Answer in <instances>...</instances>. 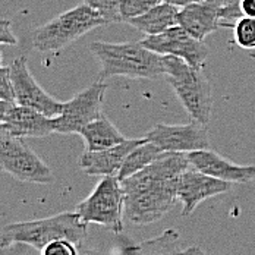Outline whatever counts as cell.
<instances>
[{
    "label": "cell",
    "instance_id": "6da1fadb",
    "mask_svg": "<svg viewBox=\"0 0 255 255\" xmlns=\"http://www.w3.org/2000/svg\"><path fill=\"white\" fill-rule=\"evenodd\" d=\"M188 153L166 151L141 172L122 180L125 189V217L133 225L161 220L178 200L176 179L191 169Z\"/></svg>",
    "mask_w": 255,
    "mask_h": 255
},
{
    "label": "cell",
    "instance_id": "7a4b0ae2",
    "mask_svg": "<svg viewBox=\"0 0 255 255\" xmlns=\"http://www.w3.org/2000/svg\"><path fill=\"white\" fill-rule=\"evenodd\" d=\"M87 228L88 225L82 222L77 211H65L46 219L6 225L1 230L0 245L3 250L15 245H28L41 251L53 241L68 239L81 247L87 239Z\"/></svg>",
    "mask_w": 255,
    "mask_h": 255
},
{
    "label": "cell",
    "instance_id": "3957f363",
    "mask_svg": "<svg viewBox=\"0 0 255 255\" xmlns=\"http://www.w3.org/2000/svg\"><path fill=\"white\" fill-rule=\"evenodd\" d=\"M90 50L100 62V81L113 77L136 79L164 77V56L148 50L141 43L94 41Z\"/></svg>",
    "mask_w": 255,
    "mask_h": 255
},
{
    "label": "cell",
    "instance_id": "277c9868",
    "mask_svg": "<svg viewBox=\"0 0 255 255\" xmlns=\"http://www.w3.org/2000/svg\"><path fill=\"white\" fill-rule=\"evenodd\" d=\"M164 79L191 121L207 127L213 112V87L203 66L195 68L176 56H164Z\"/></svg>",
    "mask_w": 255,
    "mask_h": 255
},
{
    "label": "cell",
    "instance_id": "5b68a950",
    "mask_svg": "<svg viewBox=\"0 0 255 255\" xmlns=\"http://www.w3.org/2000/svg\"><path fill=\"white\" fill-rule=\"evenodd\" d=\"M106 24L109 22L100 12L82 3L38 26L32 34V46L41 53H56Z\"/></svg>",
    "mask_w": 255,
    "mask_h": 255
},
{
    "label": "cell",
    "instance_id": "8992f818",
    "mask_svg": "<svg viewBox=\"0 0 255 255\" xmlns=\"http://www.w3.org/2000/svg\"><path fill=\"white\" fill-rule=\"evenodd\" d=\"M77 213L87 225L104 226L119 235L124 230L125 189L118 175L103 176L93 192L77 205Z\"/></svg>",
    "mask_w": 255,
    "mask_h": 255
},
{
    "label": "cell",
    "instance_id": "52a82bcc",
    "mask_svg": "<svg viewBox=\"0 0 255 255\" xmlns=\"http://www.w3.org/2000/svg\"><path fill=\"white\" fill-rule=\"evenodd\" d=\"M1 169L12 178L26 183L47 185L54 180L51 169L34 153L22 138L0 130Z\"/></svg>",
    "mask_w": 255,
    "mask_h": 255
},
{
    "label": "cell",
    "instance_id": "ba28073f",
    "mask_svg": "<svg viewBox=\"0 0 255 255\" xmlns=\"http://www.w3.org/2000/svg\"><path fill=\"white\" fill-rule=\"evenodd\" d=\"M107 91L104 81H97L63 103L62 113L53 119L54 132L69 135L81 133V130L103 115V102Z\"/></svg>",
    "mask_w": 255,
    "mask_h": 255
},
{
    "label": "cell",
    "instance_id": "9c48e42d",
    "mask_svg": "<svg viewBox=\"0 0 255 255\" xmlns=\"http://www.w3.org/2000/svg\"><path fill=\"white\" fill-rule=\"evenodd\" d=\"M139 43L161 56L180 57L195 68H201L210 54V49L203 40L195 38L180 25L172 26L157 35H147Z\"/></svg>",
    "mask_w": 255,
    "mask_h": 255
},
{
    "label": "cell",
    "instance_id": "30bf717a",
    "mask_svg": "<svg viewBox=\"0 0 255 255\" xmlns=\"http://www.w3.org/2000/svg\"><path fill=\"white\" fill-rule=\"evenodd\" d=\"M147 141L155 144L163 153H192L210 148V138L207 128L191 121L186 125L155 124L147 133Z\"/></svg>",
    "mask_w": 255,
    "mask_h": 255
},
{
    "label": "cell",
    "instance_id": "8fae6325",
    "mask_svg": "<svg viewBox=\"0 0 255 255\" xmlns=\"http://www.w3.org/2000/svg\"><path fill=\"white\" fill-rule=\"evenodd\" d=\"M10 78L15 88V102L44 113L49 118H57L62 113L63 103L51 97L34 79L28 69L26 57H18L9 66Z\"/></svg>",
    "mask_w": 255,
    "mask_h": 255
},
{
    "label": "cell",
    "instance_id": "7c38bea8",
    "mask_svg": "<svg viewBox=\"0 0 255 255\" xmlns=\"http://www.w3.org/2000/svg\"><path fill=\"white\" fill-rule=\"evenodd\" d=\"M54 118L21 106L18 103H0V130L16 138H43L54 132Z\"/></svg>",
    "mask_w": 255,
    "mask_h": 255
},
{
    "label": "cell",
    "instance_id": "4fadbf2b",
    "mask_svg": "<svg viewBox=\"0 0 255 255\" xmlns=\"http://www.w3.org/2000/svg\"><path fill=\"white\" fill-rule=\"evenodd\" d=\"M232 183L208 176L194 166L183 172L175 182V195L182 203V216H191L203 201L226 194Z\"/></svg>",
    "mask_w": 255,
    "mask_h": 255
},
{
    "label": "cell",
    "instance_id": "5bb4252c",
    "mask_svg": "<svg viewBox=\"0 0 255 255\" xmlns=\"http://www.w3.org/2000/svg\"><path fill=\"white\" fill-rule=\"evenodd\" d=\"M191 164L208 176L230 183H247L255 179V166H241L207 148L188 153Z\"/></svg>",
    "mask_w": 255,
    "mask_h": 255
},
{
    "label": "cell",
    "instance_id": "9a60e30c",
    "mask_svg": "<svg viewBox=\"0 0 255 255\" xmlns=\"http://www.w3.org/2000/svg\"><path fill=\"white\" fill-rule=\"evenodd\" d=\"M145 141H147L145 136L138 138V139H127L125 142L106 148V150L85 151L79 157V167L84 173L90 176L118 175L129 153Z\"/></svg>",
    "mask_w": 255,
    "mask_h": 255
},
{
    "label": "cell",
    "instance_id": "2e32d148",
    "mask_svg": "<svg viewBox=\"0 0 255 255\" xmlns=\"http://www.w3.org/2000/svg\"><path fill=\"white\" fill-rule=\"evenodd\" d=\"M179 25L195 38L203 40L222 26V3L219 0H201L179 9Z\"/></svg>",
    "mask_w": 255,
    "mask_h": 255
},
{
    "label": "cell",
    "instance_id": "e0dca14e",
    "mask_svg": "<svg viewBox=\"0 0 255 255\" xmlns=\"http://www.w3.org/2000/svg\"><path fill=\"white\" fill-rule=\"evenodd\" d=\"M110 255H208L198 247L182 248L179 233L175 229L164 230L158 236L141 242H122Z\"/></svg>",
    "mask_w": 255,
    "mask_h": 255
},
{
    "label": "cell",
    "instance_id": "ac0fdd59",
    "mask_svg": "<svg viewBox=\"0 0 255 255\" xmlns=\"http://www.w3.org/2000/svg\"><path fill=\"white\" fill-rule=\"evenodd\" d=\"M85 142L87 151H100L125 142L128 138L113 125V122L103 113L96 121L88 124L79 133Z\"/></svg>",
    "mask_w": 255,
    "mask_h": 255
},
{
    "label": "cell",
    "instance_id": "d6986e66",
    "mask_svg": "<svg viewBox=\"0 0 255 255\" xmlns=\"http://www.w3.org/2000/svg\"><path fill=\"white\" fill-rule=\"evenodd\" d=\"M179 9L180 7L178 6L161 1L148 12L136 18H132L127 22L130 26L139 29L141 32H144L145 35H157L167 31L172 26L179 25Z\"/></svg>",
    "mask_w": 255,
    "mask_h": 255
},
{
    "label": "cell",
    "instance_id": "ffe728a7",
    "mask_svg": "<svg viewBox=\"0 0 255 255\" xmlns=\"http://www.w3.org/2000/svg\"><path fill=\"white\" fill-rule=\"evenodd\" d=\"M161 153L163 151L150 141H145V142L139 144L138 147H135L129 153L124 166H122V169L118 173V178L121 180H125L129 176L141 172L142 169H145L147 166H150L153 161H155Z\"/></svg>",
    "mask_w": 255,
    "mask_h": 255
},
{
    "label": "cell",
    "instance_id": "44dd1931",
    "mask_svg": "<svg viewBox=\"0 0 255 255\" xmlns=\"http://www.w3.org/2000/svg\"><path fill=\"white\" fill-rule=\"evenodd\" d=\"M233 38L236 44L245 50L255 49V18L242 16L233 28Z\"/></svg>",
    "mask_w": 255,
    "mask_h": 255
},
{
    "label": "cell",
    "instance_id": "7402d4cb",
    "mask_svg": "<svg viewBox=\"0 0 255 255\" xmlns=\"http://www.w3.org/2000/svg\"><path fill=\"white\" fill-rule=\"evenodd\" d=\"M161 1L163 0H121L119 1L121 18L124 22H127L132 18H136V16L148 12L150 9L160 4Z\"/></svg>",
    "mask_w": 255,
    "mask_h": 255
},
{
    "label": "cell",
    "instance_id": "603a6c76",
    "mask_svg": "<svg viewBox=\"0 0 255 255\" xmlns=\"http://www.w3.org/2000/svg\"><path fill=\"white\" fill-rule=\"evenodd\" d=\"M119 1L121 0H84L88 6L100 12L107 19V22H122L121 12H119Z\"/></svg>",
    "mask_w": 255,
    "mask_h": 255
},
{
    "label": "cell",
    "instance_id": "cb8c5ba5",
    "mask_svg": "<svg viewBox=\"0 0 255 255\" xmlns=\"http://www.w3.org/2000/svg\"><path fill=\"white\" fill-rule=\"evenodd\" d=\"M41 255H79V247L68 239H57L46 245L41 251Z\"/></svg>",
    "mask_w": 255,
    "mask_h": 255
},
{
    "label": "cell",
    "instance_id": "d4e9b609",
    "mask_svg": "<svg viewBox=\"0 0 255 255\" xmlns=\"http://www.w3.org/2000/svg\"><path fill=\"white\" fill-rule=\"evenodd\" d=\"M0 99L3 102H15V88H13V82L10 78V69L9 66H3L0 71Z\"/></svg>",
    "mask_w": 255,
    "mask_h": 255
},
{
    "label": "cell",
    "instance_id": "484cf974",
    "mask_svg": "<svg viewBox=\"0 0 255 255\" xmlns=\"http://www.w3.org/2000/svg\"><path fill=\"white\" fill-rule=\"evenodd\" d=\"M0 43L9 44V46L18 44V38L12 32V22L9 19H1V22H0Z\"/></svg>",
    "mask_w": 255,
    "mask_h": 255
},
{
    "label": "cell",
    "instance_id": "4316f807",
    "mask_svg": "<svg viewBox=\"0 0 255 255\" xmlns=\"http://www.w3.org/2000/svg\"><path fill=\"white\" fill-rule=\"evenodd\" d=\"M241 7L245 16L255 18V0H241Z\"/></svg>",
    "mask_w": 255,
    "mask_h": 255
},
{
    "label": "cell",
    "instance_id": "83f0119b",
    "mask_svg": "<svg viewBox=\"0 0 255 255\" xmlns=\"http://www.w3.org/2000/svg\"><path fill=\"white\" fill-rule=\"evenodd\" d=\"M169 4H173V6H178V7H185L191 3H197V1H201V0H163Z\"/></svg>",
    "mask_w": 255,
    "mask_h": 255
},
{
    "label": "cell",
    "instance_id": "f1b7e54d",
    "mask_svg": "<svg viewBox=\"0 0 255 255\" xmlns=\"http://www.w3.org/2000/svg\"><path fill=\"white\" fill-rule=\"evenodd\" d=\"M79 255H103L99 250H94V248H88L85 245H81L79 247Z\"/></svg>",
    "mask_w": 255,
    "mask_h": 255
},
{
    "label": "cell",
    "instance_id": "f546056e",
    "mask_svg": "<svg viewBox=\"0 0 255 255\" xmlns=\"http://www.w3.org/2000/svg\"><path fill=\"white\" fill-rule=\"evenodd\" d=\"M222 3H232V1H241V0H219Z\"/></svg>",
    "mask_w": 255,
    "mask_h": 255
}]
</instances>
